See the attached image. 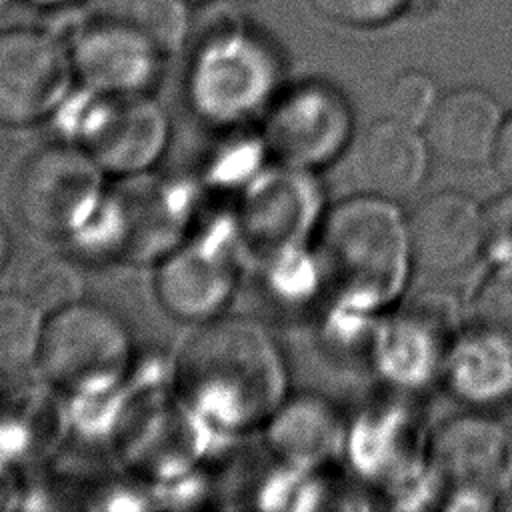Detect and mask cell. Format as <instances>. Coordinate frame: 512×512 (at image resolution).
I'll return each mask as SVG.
<instances>
[{
    "label": "cell",
    "instance_id": "cell-8",
    "mask_svg": "<svg viewBox=\"0 0 512 512\" xmlns=\"http://www.w3.org/2000/svg\"><path fill=\"white\" fill-rule=\"evenodd\" d=\"M80 128V148L104 170L136 176L150 168L168 142L162 108L142 92L102 94Z\"/></svg>",
    "mask_w": 512,
    "mask_h": 512
},
{
    "label": "cell",
    "instance_id": "cell-17",
    "mask_svg": "<svg viewBox=\"0 0 512 512\" xmlns=\"http://www.w3.org/2000/svg\"><path fill=\"white\" fill-rule=\"evenodd\" d=\"M158 54L142 44L100 28L86 30L74 52V68L80 78L100 94L142 92L154 74Z\"/></svg>",
    "mask_w": 512,
    "mask_h": 512
},
{
    "label": "cell",
    "instance_id": "cell-15",
    "mask_svg": "<svg viewBox=\"0 0 512 512\" xmlns=\"http://www.w3.org/2000/svg\"><path fill=\"white\" fill-rule=\"evenodd\" d=\"M448 388L470 404H494L512 396V346L476 328L458 336L444 360Z\"/></svg>",
    "mask_w": 512,
    "mask_h": 512
},
{
    "label": "cell",
    "instance_id": "cell-29",
    "mask_svg": "<svg viewBox=\"0 0 512 512\" xmlns=\"http://www.w3.org/2000/svg\"><path fill=\"white\" fill-rule=\"evenodd\" d=\"M466 0H418V4L430 6V8H454L464 4Z\"/></svg>",
    "mask_w": 512,
    "mask_h": 512
},
{
    "label": "cell",
    "instance_id": "cell-6",
    "mask_svg": "<svg viewBox=\"0 0 512 512\" xmlns=\"http://www.w3.org/2000/svg\"><path fill=\"white\" fill-rule=\"evenodd\" d=\"M72 60L46 32L0 30V126L20 128L46 118L64 98Z\"/></svg>",
    "mask_w": 512,
    "mask_h": 512
},
{
    "label": "cell",
    "instance_id": "cell-3",
    "mask_svg": "<svg viewBox=\"0 0 512 512\" xmlns=\"http://www.w3.org/2000/svg\"><path fill=\"white\" fill-rule=\"evenodd\" d=\"M102 174L104 170L80 146L38 148L12 178L14 216L42 236L72 234L98 208Z\"/></svg>",
    "mask_w": 512,
    "mask_h": 512
},
{
    "label": "cell",
    "instance_id": "cell-31",
    "mask_svg": "<svg viewBox=\"0 0 512 512\" xmlns=\"http://www.w3.org/2000/svg\"><path fill=\"white\" fill-rule=\"evenodd\" d=\"M46 2H48V0H46Z\"/></svg>",
    "mask_w": 512,
    "mask_h": 512
},
{
    "label": "cell",
    "instance_id": "cell-4",
    "mask_svg": "<svg viewBox=\"0 0 512 512\" xmlns=\"http://www.w3.org/2000/svg\"><path fill=\"white\" fill-rule=\"evenodd\" d=\"M130 352L124 322L112 310L80 300L46 316L36 366L52 384L88 392L116 382Z\"/></svg>",
    "mask_w": 512,
    "mask_h": 512
},
{
    "label": "cell",
    "instance_id": "cell-14",
    "mask_svg": "<svg viewBox=\"0 0 512 512\" xmlns=\"http://www.w3.org/2000/svg\"><path fill=\"white\" fill-rule=\"evenodd\" d=\"M232 286L230 264L202 248H184L166 256L154 282L160 304L180 320H212Z\"/></svg>",
    "mask_w": 512,
    "mask_h": 512
},
{
    "label": "cell",
    "instance_id": "cell-16",
    "mask_svg": "<svg viewBox=\"0 0 512 512\" xmlns=\"http://www.w3.org/2000/svg\"><path fill=\"white\" fill-rule=\"evenodd\" d=\"M272 450L290 464L314 466L334 456L344 440L336 410L318 396L286 398L268 426Z\"/></svg>",
    "mask_w": 512,
    "mask_h": 512
},
{
    "label": "cell",
    "instance_id": "cell-1",
    "mask_svg": "<svg viewBox=\"0 0 512 512\" xmlns=\"http://www.w3.org/2000/svg\"><path fill=\"white\" fill-rule=\"evenodd\" d=\"M178 378L210 418L250 426L284 400V368L274 344L252 322L230 318L200 328L184 346Z\"/></svg>",
    "mask_w": 512,
    "mask_h": 512
},
{
    "label": "cell",
    "instance_id": "cell-24",
    "mask_svg": "<svg viewBox=\"0 0 512 512\" xmlns=\"http://www.w3.org/2000/svg\"><path fill=\"white\" fill-rule=\"evenodd\" d=\"M438 102L434 80L420 70H406L394 78L386 96V116L422 130Z\"/></svg>",
    "mask_w": 512,
    "mask_h": 512
},
{
    "label": "cell",
    "instance_id": "cell-10",
    "mask_svg": "<svg viewBox=\"0 0 512 512\" xmlns=\"http://www.w3.org/2000/svg\"><path fill=\"white\" fill-rule=\"evenodd\" d=\"M428 152L422 130L386 116L366 126L352 140V182L360 194L396 202L422 184Z\"/></svg>",
    "mask_w": 512,
    "mask_h": 512
},
{
    "label": "cell",
    "instance_id": "cell-11",
    "mask_svg": "<svg viewBox=\"0 0 512 512\" xmlns=\"http://www.w3.org/2000/svg\"><path fill=\"white\" fill-rule=\"evenodd\" d=\"M504 118L502 106L488 90L460 86L438 96L422 134L440 160L476 166L490 162Z\"/></svg>",
    "mask_w": 512,
    "mask_h": 512
},
{
    "label": "cell",
    "instance_id": "cell-5",
    "mask_svg": "<svg viewBox=\"0 0 512 512\" xmlns=\"http://www.w3.org/2000/svg\"><path fill=\"white\" fill-rule=\"evenodd\" d=\"M264 140L282 166L298 170L324 166L352 140L350 104L326 82L300 84L270 108Z\"/></svg>",
    "mask_w": 512,
    "mask_h": 512
},
{
    "label": "cell",
    "instance_id": "cell-20",
    "mask_svg": "<svg viewBox=\"0 0 512 512\" xmlns=\"http://www.w3.org/2000/svg\"><path fill=\"white\" fill-rule=\"evenodd\" d=\"M356 432V462L372 476H410L416 456V432L410 416L400 408L370 414Z\"/></svg>",
    "mask_w": 512,
    "mask_h": 512
},
{
    "label": "cell",
    "instance_id": "cell-2",
    "mask_svg": "<svg viewBox=\"0 0 512 512\" xmlns=\"http://www.w3.org/2000/svg\"><path fill=\"white\" fill-rule=\"evenodd\" d=\"M322 256L334 280L358 304H388L412 266L406 220L392 200L358 192L326 214Z\"/></svg>",
    "mask_w": 512,
    "mask_h": 512
},
{
    "label": "cell",
    "instance_id": "cell-18",
    "mask_svg": "<svg viewBox=\"0 0 512 512\" xmlns=\"http://www.w3.org/2000/svg\"><path fill=\"white\" fill-rule=\"evenodd\" d=\"M196 74V96L216 116H238L252 108L266 88V66L250 48L232 40L210 44Z\"/></svg>",
    "mask_w": 512,
    "mask_h": 512
},
{
    "label": "cell",
    "instance_id": "cell-12",
    "mask_svg": "<svg viewBox=\"0 0 512 512\" xmlns=\"http://www.w3.org/2000/svg\"><path fill=\"white\" fill-rule=\"evenodd\" d=\"M424 302L390 318L376 336V360L382 374L400 386H420L442 372L446 354L456 338L440 306Z\"/></svg>",
    "mask_w": 512,
    "mask_h": 512
},
{
    "label": "cell",
    "instance_id": "cell-30",
    "mask_svg": "<svg viewBox=\"0 0 512 512\" xmlns=\"http://www.w3.org/2000/svg\"><path fill=\"white\" fill-rule=\"evenodd\" d=\"M4 2H6V0H0V8H2V6H4Z\"/></svg>",
    "mask_w": 512,
    "mask_h": 512
},
{
    "label": "cell",
    "instance_id": "cell-19",
    "mask_svg": "<svg viewBox=\"0 0 512 512\" xmlns=\"http://www.w3.org/2000/svg\"><path fill=\"white\" fill-rule=\"evenodd\" d=\"M92 24L122 34L158 56L174 52L186 34L180 0H104Z\"/></svg>",
    "mask_w": 512,
    "mask_h": 512
},
{
    "label": "cell",
    "instance_id": "cell-7",
    "mask_svg": "<svg viewBox=\"0 0 512 512\" xmlns=\"http://www.w3.org/2000/svg\"><path fill=\"white\" fill-rule=\"evenodd\" d=\"M432 472L458 500L450 506L488 508L512 480V436L488 418H458L432 440Z\"/></svg>",
    "mask_w": 512,
    "mask_h": 512
},
{
    "label": "cell",
    "instance_id": "cell-28",
    "mask_svg": "<svg viewBox=\"0 0 512 512\" xmlns=\"http://www.w3.org/2000/svg\"><path fill=\"white\" fill-rule=\"evenodd\" d=\"M10 252H12V242H10V234L8 230L0 224V272L6 268L8 260H10Z\"/></svg>",
    "mask_w": 512,
    "mask_h": 512
},
{
    "label": "cell",
    "instance_id": "cell-9",
    "mask_svg": "<svg viewBox=\"0 0 512 512\" xmlns=\"http://www.w3.org/2000/svg\"><path fill=\"white\" fill-rule=\"evenodd\" d=\"M406 230L412 266L430 274L456 272L484 252V208L454 190L424 198Z\"/></svg>",
    "mask_w": 512,
    "mask_h": 512
},
{
    "label": "cell",
    "instance_id": "cell-21",
    "mask_svg": "<svg viewBox=\"0 0 512 512\" xmlns=\"http://www.w3.org/2000/svg\"><path fill=\"white\" fill-rule=\"evenodd\" d=\"M46 316L18 290L0 292V372L36 364Z\"/></svg>",
    "mask_w": 512,
    "mask_h": 512
},
{
    "label": "cell",
    "instance_id": "cell-22",
    "mask_svg": "<svg viewBox=\"0 0 512 512\" xmlns=\"http://www.w3.org/2000/svg\"><path fill=\"white\" fill-rule=\"evenodd\" d=\"M18 290L44 316H50L84 300V276L70 258L50 254L24 272Z\"/></svg>",
    "mask_w": 512,
    "mask_h": 512
},
{
    "label": "cell",
    "instance_id": "cell-25",
    "mask_svg": "<svg viewBox=\"0 0 512 512\" xmlns=\"http://www.w3.org/2000/svg\"><path fill=\"white\" fill-rule=\"evenodd\" d=\"M332 18L352 26H378L394 20L418 0H318Z\"/></svg>",
    "mask_w": 512,
    "mask_h": 512
},
{
    "label": "cell",
    "instance_id": "cell-13",
    "mask_svg": "<svg viewBox=\"0 0 512 512\" xmlns=\"http://www.w3.org/2000/svg\"><path fill=\"white\" fill-rule=\"evenodd\" d=\"M304 172L284 166V172L252 190L242 208V230L254 248H292L314 224L318 200Z\"/></svg>",
    "mask_w": 512,
    "mask_h": 512
},
{
    "label": "cell",
    "instance_id": "cell-26",
    "mask_svg": "<svg viewBox=\"0 0 512 512\" xmlns=\"http://www.w3.org/2000/svg\"><path fill=\"white\" fill-rule=\"evenodd\" d=\"M484 252L494 264L512 262V192L484 208Z\"/></svg>",
    "mask_w": 512,
    "mask_h": 512
},
{
    "label": "cell",
    "instance_id": "cell-23",
    "mask_svg": "<svg viewBox=\"0 0 512 512\" xmlns=\"http://www.w3.org/2000/svg\"><path fill=\"white\" fill-rule=\"evenodd\" d=\"M474 314L476 328L512 346V262L496 264L484 282H480Z\"/></svg>",
    "mask_w": 512,
    "mask_h": 512
},
{
    "label": "cell",
    "instance_id": "cell-27",
    "mask_svg": "<svg viewBox=\"0 0 512 512\" xmlns=\"http://www.w3.org/2000/svg\"><path fill=\"white\" fill-rule=\"evenodd\" d=\"M500 182L512 192V114L504 118L492 158H490Z\"/></svg>",
    "mask_w": 512,
    "mask_h": 512
}]
</instances>
